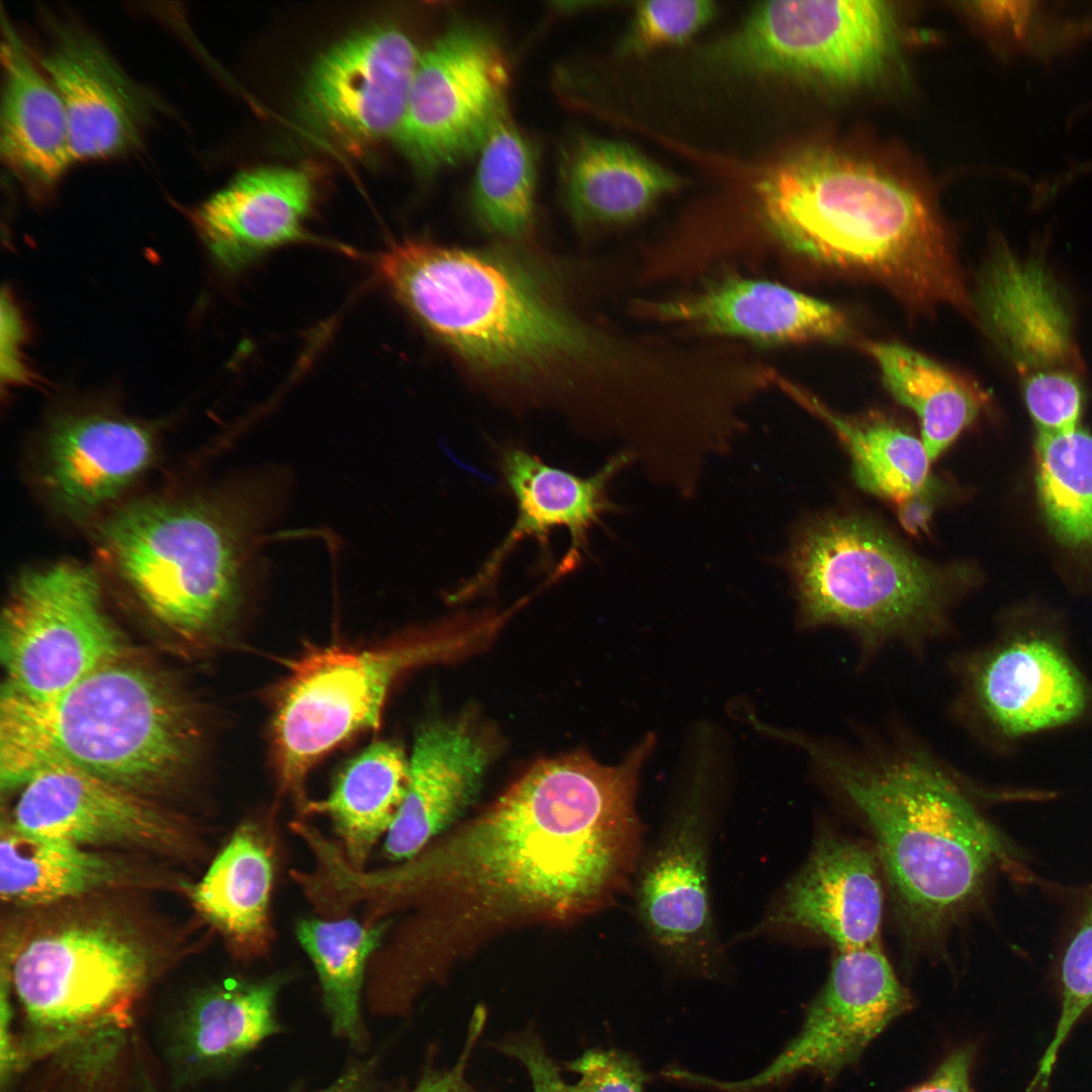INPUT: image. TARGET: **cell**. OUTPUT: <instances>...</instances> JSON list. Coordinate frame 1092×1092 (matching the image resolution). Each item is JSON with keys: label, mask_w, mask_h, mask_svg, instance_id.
Listing matches in <instances>:
<instances>
[{"label": "cell", "mask_w": 1092, "mask_h": 1092, "mask_svg": "<svg viewBox=\"0 0 1092 1092\" xmlns=\"http://www.w3.org/2000/svg\"><path fill=\"white\" fill-rule=\"evenodd\" d=\"M97 572L60 561L22 573L1 616L3 691L47 700L120 659L121 638L105 611Z\"/></svg>", "instance_id": "30bf717a"}, {"label": "cell", "mask_w": 1092, "mask_h": 1092, "mask_svg": "<svg viewBox=\"0 0 1092 1092\" xmlns=\"http://www.w3.org/2000/svg\"><path fill=\"white\" fill-rule=\"evenodd\" d=\"M716 11L711 1H642L638 3L624 50L643 53L665 44L682 42L707 24Z\"/></svg>", "instance_id": "f35d334b"}, {"label": "cell", "mask_w": 1092, "mask_h": 1092, "mask_svg": "<svg viewBox=\"0 0 1092 1092\" xmlns=\"http://www.w3.org/2000/svg\"><path fill=\"white\" fill-rule=\"evenodd\" d=\"M970 302L1020 377L1052 369L1084 372L1068 298L1041 259L996 243Z\"/></svg>", "instance_id": "d6986e66"}, {"label": "cell", "mask_w": 1092, "mask_h": 1092, "mask_svg": "<svg viewBox=\"0 0 1092 1092\" xmlns=\"http://www.w3.org/2000/svg\"><path fill=\"white\" fill-rule=\"evenodd\" d=\"M1079 376L1052 369L1020 377L1023 399L1038 434L1065 433L1079 427L1084 403Z\"/></svg>", "instance_id": "ab89813d"}, {"label": "cell", "mask_w": 1092, "mask_h": 1092, "mask_svg": "<svg viewBox=\"0 0 1092 1092\" xmlns=\"http://www.w3.org/2000/svg\"><path fill=\"white\" fill-rule=\"evenodd\" d=\"M364 1079V1070L354 1068L330 1086L315 1092H363Z\"/></svg>", "instance_id": "7dc6e473"}, {"label": "cell", "mask_w": 1092, "mask_h": 1092, "mask_svg": "<svg viewBox=\"0 0 1092 1092\" xmlns=\"http://www.w3.org/2000/svg\"><path fill=\"white\" fill-rule=\"evenodd\" d=\"M785 566L800 626L843 629L868 654L895 643L916 648L945 631L950 608L976 580L970 565L924 559L856 512L804 520Z\"/></svg>", "instance_id": "52a82bcc"}, {"label": "cell", "mask_w": 1092, "mask_h": 1092, "mask_svg": "<svg viewBox=\"0 0 1092 1092\" xmlns=\"http://www.w3.org/2000/svg\"><path fill=\"white\" fill-rule=\"evenodd\" d=\"M973 1052L962 1046L950 1053L932 1075L910 1092H971Z\"/></svg>", "instance_id": "f6af8a7d"}, {"label": "cell", "mask_w": 1092, "mask_h": 1092, "mask_svg": "<svg viewBox=\"0 0 1092 1092\" xmlns=\"http://www.w3.org/2000/svg\"><path fill=\"white\" fill-rule=\"evenodd\" d=\"M967 9L1019 50L1051 57L1092 32V19L1060 14L1039 1H972Z\"/></svg>", "instance_id": "8d00e7d4"}, {"label": "cell", "mask_w": 1092, "mask_h": 1092, "mask_svg": "<svg viewBox=\"0 0 1092 1092\" xmlns=\"http://www.w3.org/2000/svg\"><path fill=\"white\" fill-rule=\"evenodd\" d=\"M145 948L106 925L42 934L16 957L10 979L28 1016L49 1027H81L127 1006L148 973Z\"/></svg>", "instance_id": "9a60e30c"}, {"label": "cell", "mask_w": 1092, "mask_h": 1092, "mask_svg": "<svg viewBox=\"0 0 1092 1092\" xmlns=\"http://www.w3.org/2000/svg\"><path fill=\"white\" fill-rule=\"evenodd\" d=\"M315 199L305 169L245 171L194 212V222L217 263L242 269L267 252L310 239L305 232Z\"/></svg>", "instance_id": "d4e9b609"}, {"label": "cell", "mask_w": 1092, "mask_h": 1092, "mask_svg": "<svg viewBox=\"0 0 1092 1092\" xmlns=\"http://www.w3.org/2000/svg\"><path fill=\"white\" fill-rule=\"evenodd\" d=\"M639 313L763 345L840 341L850 335L846 315L834 305L776 282L727 277L697 292L643 301Z\"/></svg>", "instance_id": "603a6c76"}, {"label": "cell", "mask_w": 1092, "mask_h": 1092, "mask_svg": "<svg viewBox=\"0 0 1092 1092\" xmlns=\"http://www.w3.org/2000/svg\"><path fill=\"white\" fill-rule=\"evenodd\" d=\"M954 713L980 736L1011 741L1071 724L1091 703L1088 685L1061 641L1010 628L953 662Z\"/></svg>", "instance_id": "4fadbf2b"}, {"label": "cell", "mask_w": 1092, "mask_h": 1092, "mask_svg": "<svg viewBox=\"0 0 1092 1092\" xmlns=\"http://www.w3.org/2000/svg\"><path fill=\"white\" fill-rule=\"evenodd\" d=\"M386 922H359L350 917L305 918L295 929L300 946L316 971L324 1005L336 1033L361 1037L360 998L365 972L384 933Z\"/></svg>", "instance_id": "836d02e7"}, {"label": "cell", "mask_w": 1092, "mask_h": 1092, "mask_svg": "<svg viewBox=\"0 0 1092 1092\" xmlns=\"http://www.w3.org/2000/svg\"><path fill=\"white\" fill-rule=\"evenodd\" d=\"M500 628L490 612L461 615L379 647L313 648L291 662L271 721L283 791L305 809L311 767L355 733L379 727L387 695L402 673L472 654Z\"/></svg>", "instance_id": "ba28073f"}, {"label": "cell", "mask_w": 1092, "mask_h": 1092, "mask_svg": "<svg viewBox=\"0 0 1092 1092\" xmlns=\"http://www.w3.org/2000/svg\"><path fill=\"white\" fill-rule=\"evenodd\" d=\"M1 156L32 191L55 185L73 162L63 102L2 15Z\"/></svg>", "instance_id": "484cf974"}, {"label": "cell", "mask_w": 1092, "mask_h": 1092, "mask_svg": "<svg viewBox=\"0 0 1092 1092\" xmlns=\"http://www.w3.org/2000/svg\"><path fill=\"white\" fill-rule=\"evenodd\" d=\"M419 60L411 37L394 25L353 33L315 60L302 88V112L317 131L348 146L394 133Z\"/></svg>", "instance_id": "2e32d148"}, {"label": "cell", "mask_w": 1092, "mask_h": 1092, "mask_svg": "<svg viewBox=\"0 0 1092 1092\" xmlns=\"http://www.w3.org/2000/svg\"><path fill=\"white\" fill-rule=\"evenodd\" d=\"M790 394L825 421L847 449L852 474L863 490L896 506L926 482L931 463L921 438L877 413L839 415L792 384Z\"/></svg>", "instance_id": "1f68e13d"}, {"label": "cell", "mask_w": 1092, "mask_h": 1092, "mask_svg": "<svg viewBox=\"0 0 1092 1092\" xmlns=\"http://www.w3.org/2000/svg\"><path fill=\"white\" fill-rule=\"evenodd\" d=\"M560 186L573 219L598 226L638 217L679 180L629 145L578 136L562 154Z\"/></svg>", "instance_id": "4316f807"}, {"label": "cell", "mask_w": 1092, "mask_h": 1092, "mask_svg": "<svg viewBox=\"0 0 1092 1092\" xmlns=\"http://www.w3.org/2000/svg\"><path fill=\"white\" fill-rule=\"evenodd\" d=\"M535 155L506 117L479 151L472 206L490 232L509 239L528 235L534 218Z\"/></svg>", "instance_id": "d590c367"}, {"label": "cell", "mask_w": 1092, "mask_h": 1092, "mask_svg": "<svg viewBox=\"0 0 1092 1092\" xmlns=\"http://www.w3.org/2000/svg\"><path fill=\"white\" fill-rule=\"evenodd\" d=\"M757 196L769 231L792 252L874 279L915 307L971 309L936 215L891 172L810 147L770 168Z\"/></svg>", "instance_id": "3957f363"}, {"label": "cell", "mask_w": 1092, "mask_h": 1092, "mask_svg": "<svg viewBox=\"0 0 1092 1092\" xmlns=\"http://www.w3.org/2000/svg\"><path fill=\"white\" fill-rule=\"evenodd\" d=\"M256 823L241 825L193 889L200 912L248 959L267 952L273 938L269 906L272 846Z\"/></svg>", "instance_id": "83f0119b"}, {"label": "cell", "mask_w": 1092, "mask_h": 1092, "mask_svg": "<svg viewBox=\"0 0 1092 1092\" xmlns=\"http://www.w3.org/2000/svg\"><path fill=\"white\" fill-rule=\"evenodd\" d=\"M40 63L65 108L73 161L113 157L138 143L150 98L94 36L54 23Z\"/></svg>", "instance_id": "44dd1931"}, {"label": "cell", "mask_w": 1092, "mask_h": 1092, "mask_svg": "<svg viewBox=\"0 0 1092 1092\" xmlns=\"http://www.w3.org/2000/svg\"><path fill=\"white\" fill-rule=\"evenodd\" d=\"M579 1092H644L647 1075L637 1059L616 1049H589L565 1064Z\"/></svg>", "instance_id": "60d3db41"}, {"label": "cell", "mask_w": 1092, "mask_h": 1092, "mask_svg": "<svg viewBox=\"0 0 1092 1092\" xmlns=\"http://www.w3.org/2000/svg\"><path fill=\"white\" fill-rule=\"evenodd\" d=\"M824 784L867 825L897 915L931 937L980 895L1008 848L968 784L927 749L905 742L857 748L791 733Z\"/></svg>", "instance_id": "7a4b0ae2"}, {"label": "cell", "mask_w": 1092, "mask_h": 1092, "mask_svg": "<svg viewBox=\"0 0 1092 1092\" xmlns=\"http://www.w3.org/2000/svg\"><path fill=\"white\" fill-rule=\"evenodd\" d=\"M881 871L874 848L825 829L755 932L817 936L835 950L878 944L884 907Z\"/></svg>", "instance_id": "ac0fdd59"}, {"label": "cell", "mask_w": 1092, "mask_h": 1092, "mask_svg": "<svg viewBox=\"0 0 1092 1092\" xmlns=\"http://www.w3.org/2000/svg\"><path fill=\"white\" fill-rule=\"evenodd\" d=\"M13 823L22 830L79 846L172 849L178 823L140 793L84 770L51 765L21 787Z\"/></svg>", "instance_id": "ffe728a7"}, {"label": "cell", "mask_w": 1092, "mask_h": 1092, "mask_svg": "<svg viewBox=\"0 0 1092 1092\" xmlns=\"http://www.w3.org/2000/svg\"><path fill=\"white\" fill-rule=\"evenodd\" d=\"M634 458L623 450L595 474L584 477L549 465L521 446H498L496 465L516 504V522L477 572L450 599L461 601L492 587L507 556L524 539H535L542 552L548 554L549 536L558 528L567 530L570 545L551 582L573 571L587 553L589 531L605 514L617 511L608 496L610 481Z\"/></svg>", "instance_id": "e0dca14e"}, {"label": "cell", "mask_w": 1092, "mask_h": 1092, "mask_svg": "<svg viewBox=\"0 0 1092 1092\" xmlns=\"http://www.w3.org/2000/svg\"><path fill=\"white\" fill-rule=\"evenodd\" d=\"M280 986L277 978L232 980L203 993L182 1026L188 1058L199 1064H224L277 1033L275 1006Z\"/></svg>", "instance_id": "d6a6232c"}, {"label": "cell", "mask_w": 1092, "mask_h": 1092, "mask_svg": "<svg viewBox=\"0 0 1092 1092\" xmlns=\"http://www.w3.org/2000/svg\"><path fill=\"white\" fill-rule=\"evenodd\" d=\"M493 1045L525 1068L531 1081L530 1092H579L575 1084H568L563 1079L562 1069L533 1029L508 1035Z\"/></svg>", "instance_id": "b9f144b4"}, {"label": "cell", "mask_w": 1092, "mask_h": 1092, "mask_svg": "<svg viewBox=\"0 0 1092 1092\" xmlns=\"http://www.w3.org/2000/svg\"><path fill=\"white\" fill-rule=\"evenodd\" d=\"M376 267L431 334L534 399L574 407L582 378L602 359L596 333L493 257L403 240L383 250Z\"/></svg>", "instance_id": "277c9868"}, {"label": "cell", "mask_w": 1092, "mask_h": 1092, "mask_svg": "<svg viewBox=\"0 0 1092 1092\" xmlns=\"http://www.w3.org/2000/svg\"><path fill=\"white\" fill-rule=\"evenodd\" d=\"M199 739L184 697L153 671L118 659L51 699L2 690L1 786L22 787L44 767L66 765L139 793L184 772Z\"/></svg>", "instance_id": "8992f818"}, {"label": "cell", "mask_w": 1092, "mask_h": 1092, "mask_svg": "<svg viewBox=\"0 0 1092 1092\" xmlns=\"http://www.w3.org/2000/svg\"><path fill=\"white\" fill-rule=\"evenodd\" d=\"M120 874L114 861L83 846L2 823L0 894L7 903L49 904L105 887Z\"/></svg>", "instance_id": "4dcf8cb0"}, {"label": "cell", "mask_w": 1092, "mask_h": 1092, "mask_svg": "<svg viewBox=\"0 0 1092 1092\" xmlns=\"http://www.w3.org/2000/svg\"><path fill=\"white\" fill-rule=\"evenodd\" d=\"M898 48L899 23L889 2L766 1L717 56L742 72L851 89L880 81Z\"/></svg>", "instance_id": "9c48e42d"}, {"label": "cell", "mask_w": 1092, "mask_h": 1092, "mask_svg": "<svg viewBox=\"0 0 1092 1092\" xmlns=\"http://www.w3.org/2000/svg\"><path fill=\"white\" fill-rule=\"evenodd\" d=\"M410 761L390 741L374 742L338 774L330 795L309 802L306 812L330 818L348 863L364 869L371 849L386 833L403 799Z\"/></svg>", "instance_id": "f1b7e54d"}, {"label": "cell", "mask_w": 1092, "mask_h": 1092, "mask_svg": "<svg viewBox=\"0 0 1092 1092\" xmlns=\"http://www.w3.org/2000/svg\"><path fill=\"white\" fill-rule=\"evenodd\" d=\"M1062 1008L1054 1037L1027 1088L1048 1085L1058 1053L1074 1024L1092 1006V897L1062 962Z\"/></svg>", "instance_id": "74e56055"}, {"label": "cell", "mask_w": 1092, "mask_h": 1092, "mask_svg": "<svg viewBox=\"0 0 1092 1092\" xmlns=\"http://www.w3.org/2000/svg\"><path fill=\"white\" fill-rule=\"evenodd\" d=\"M911 1003L881 943L835 950L826 983L809 1005L800 1031L766 1067L743 1080L697 1075L695 1083L719 1092H757L805 1071L833 1079Z\"/></svg>", "instance_id": "5bb4252c"}, {"label": "cell", "mask_w": 1092, "mask_h": 1092, "mask_svg": "<svg viewBox=\"0 0 1092 1092\" xmlns=\"http://www.w3.org/2000/svg\"><path fill=\"white\" fill-rule=\"evenodd\" d=\"M892 396L915 415L930 461L940 456L987 406L989 395L976 383L900 343L870 342Z\"/></svg>", "instance_id": "f546056e"}, {"label": "cell", "mask_w": 1092, "mask_h": 1092, "mask_svg": "<svg viewBox=\"0 0 1092 1092\" xmlns=\"http://www.w3.org/2000/svg\"><path fill=\"white\" fill-rule=\"evenodd\" d=\"M485 1020L486 1014L483 1009L478 1008L474 1011L467 1027L464 1044L455 1063L447 1068L427 1069L416 1086L407 1092H479L469 1082L467 1068L484 1029Z\"/></svg>", "instance_id": "7bdbcfd3"}, {"label": "cell", "mask_w": 1092, "mask_h": 1092, "mask_svg": "<svg viewBox=\"0 0 1092 1092\" xmlns=\"http://www.w3.org/2000/svg\"><path fill=\"white\" fill-rule=\"evenodd\" d=\"M280 490L265 472L130 502L98 525L97 554L159 623L186 636L216 633L239 616L261 574L259 537Z\"/></svg>", "instance_id": "5b68a950"}, {"label": "cell", "mask_w": 1092, "mask_h": 1092, "mask_svg": "<svg viewBox=\"0 0 1092 1092\" xmlns=\"http://www.w3.org/2000/svg\"><path fill=\"white\" fill-rule=\"evenodd\" d=\"M945 485L940 479L930 475L916 493L897 506L898 519L905 531L913 536L928 531L936 505L945 491Z\"/></svg>", "instance_id": "ee69618b"}, {"label": "cell", "mask_w": 1092, "mask_h": 1092, "mask_svg": "<svg viewBox=\"0 0 1092 1092\" xmlns=\"http://www.w3.org/2000/svg\"><path fill=\"white\" fill-rule=\"evenodd\" d=\"M654 744L646 736L616 765L585 752L542 759L435 844L396 867L356 872L353 890L378 917L419 910L396 944L407 965L434 979L491 930L607 906L642 853L635 799Z\"/></svg>", "instance_id": "6da1fadb"}, {"label": "cell", "mask_w": 1092, "mask_h": 1092, "mask_svg": "<svg viewBox=\"0 0 1092 1092\" xmlns=\"http://www.w3.org/2000/svg\"><path fill=\"white\" fill-rule=\"evenodd\" d=\"M19 334V323L15 310L9 300L3 297L1 371L8 380H21L24 376L23 368L17 358Z\"/></svg>", "instance_id": "bcb514c9"}, {"label": "cell", "mask_w": 1092, "mask_h": 1092, "mask_svg": "<svg viewBox=\"0 0 1092 1092\" xmlns=\"http://www.w3.org/2000/svg\"><path fill=\"white\" fill-rule=\"evenodd\" d=\"M701 768L677 800L634 874L635 913L669 964L712 979L724 965L712 912L709 857L715 828L712 784Z\"/></svg>", "instance_id": "8fae6325"}, {"label": "cell", "mask_w": 1092, "mask_h": 1092, "mask_svg": "<svg viewBox=\"0 0 1092 1092\" xmlns=\"http://www.w3.org/2000/svg\"><path fill=\"white\" fill-rule=\"evenodd\" d=\"M495 753L493 736L469 718L422 726L403 799L385 833L386 856L405 860L423 850L473 800Z\"/></svg>", "instance_id": "cb8c5ba5"}, {"label": "cell", "mask_w": 1092, "mask_h": 1092, "mask_svg": "<svg viewBox=\"0 0 1092 1092\" xmlns=\"http://www.w3.org/2000/svg\"><path fill=\"white\" fill-rule=\"evenodd\" d=\"M1036 489L1046 525L1062 544L1092 550V435L1076 428L1038 434Z\"/></svg>", "instance_id": "e575fe53"}, {"label": "cell", "mask_w": 1092, "mask_h": 1092, "mask_svg": "<svg viewBox=\"0 0 1092 1092\" xmlns=\"http://www.w3.org/2000/svg\"><path fill=\"white\" fill-rule=\"evenodd\" d=\"M155 452L153 432L135 421L97 412L65 414L44 436L39 479L57 510L84 519L121 495Z\"/></svg>", "instance_id": "7402d4cb"}, {"label": "cell", "mask_w": 1092, "mask_h": 1092, "mask_svg": "<svg viewBox=\"0 0 1092 1092\" xmlns=\"http://www.w3.org/2000/svg\"><path fill=\"white\" fill-rule=\"evenodd\" d=\"M509 66L491 33L456 24L420 58L394 132L406 158L430 174L473 156L507 117Z\"/></svg>", "instance_id": "7c38bea8"}]
</instances>
